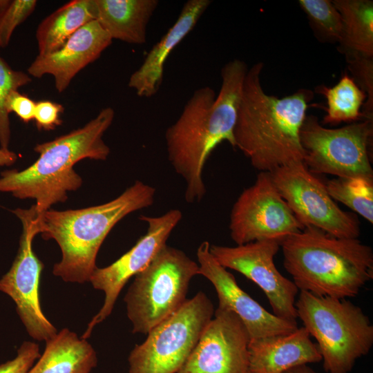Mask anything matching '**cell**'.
<instances>
[{"label":"cell","instance_id":"obj_25","mask_svg":"<svg viewBox=\"0 0 373 373\" xmlns=\"http://www.w3.org/2000/svg\"><path fill=\"white\" fill-rule=\"evenodd\" d=\"M325 185L334 200L344 204L373 224V178L336 177Z\"/></svg>","mask_w":373,"mask_h":373},{"label":"cell","instance_id":"obj_11","mask_svg":"<svg viewBox=\"0 0 373 373\" xmlns=\"http://www.w3.org/2000/svg\"><path fill=\"white\" fill-rule=\"evenodd\" d=\"M231 239L237 245L263 240L281 242L302 230L274 185L269 172H260L233 204L229 220Z\"/></svg>","mask_w":373,"mask_h":373},{"label":"cell","instance_id":"obj_18","mask_svg":"<svg viewBox=\"0 0 373 373\" xmlns=\"http://www.w3.org/2000/svg\"><path fill=\"white\" fill-rule=\"evenodd\" d=\"M210 0H189L173 26L146 55L141 66L130 77L128 85L141 97H151L159 90L164 64L173 50L193 30L211 4Z\"/></svg>","mask_w":373,"mask_h":373},{"label":"cell","instance_id":"obj_17","mask_svg":"<svg viewBox=\"0 0 373 373\" xmlns=\"http://www.w3.org/2000/svg\"><path fill=\"white\" fill-rule=\"evenodd\" d=\"M112 40L96 20L92 21L73 34L57 50L38 55L28 68V75L37 78L52 75L57 90L61 93L81 70L100 57Z\"/></svg>","mask_w":373,"mask_h":373},{"label":"cell","instance_id":"obj_31","mask_svg":"<svg viewBox=\"0 0 373 373\" xmlns=\"http://www.w3.org/2000/svg\"><path fill=\"white\" fill-rule=\"evenodd\" d=\"M64 108L62 105L50 101H40L36 103L34 114L37 127L39 130L50 131L59 126L62 121L59 115Z\"/></svg>","mask_w":373,"mask_h":373},{"label":"cell","instance_id":"obj_13","mask_svg":"<svg viewBox=\"0 0 373 373\" xmlns=\"http://www.w3.org/2000/svg\"><path fill=\"white\" fill-rule=\"evenodd\" d=\"M182 218V212L175 209L157 217L141 216L140 219L148 226L146 233L116 261L105 267H97L89 282L95 289L104 291V301L88 324L82 338H89L93 328L111 314L124 286L132 276L145 269L166 245V240Z\"/></svg>","mask_w":373,"mask_h":373},{"label":"cell","instance_id":"obj_34","mask_svg":"<svg viewBox=\"0 0 373 373\" xmlns=\"http://www.w3.org/2000/svg\"><path fill=\"white\" fill-rule=\"evenodd\" d=\"M283 373H316L310 367L307 365H302L291 369L288 370L287 371Z\"/></svg>","mask_w":373,"mask_h":373},{"label":"cell","instance_id":"obj_20","mask_svg":"<svg viewBox=\"0 0 373 373\" xmlns=\"http://www.w3.org/2000/svg\"><path fill=\"white\" fill-rule=\"evenodd\" d=\"M96 21L112 39L133 44L146 41L149 22L157 0H94Z\"/></svg>","mask_w":373,"mask_h":373},{"label":"cell","instance_id":"obj_27","mask_svg":"<svg viewBox=\"0 0 373 373\" xmlns=\"http://www.w3.org/2000/svg\"><path fill=\"white\" fill-rule=\"evenodd\" d=\"M1 49V48H0ZM28 74L12 69L0 55V146L8 149L10 140L9 114L5 108L8 94L31 82Z\"/></svg>","mask_w":373,"mask_h":373},{"label":"cell","instance_id":"obj_33","mask_svg":"<svg viewBox=\"0 0 373 373\" xmlns=\"http://www.w3.org/2000/svg\"><path fill=\"white\" fill-rule=\"evenodd\" d=\"M18 155L9 149L0 148V166H10L17 160Z\"/></svg>","mask_w":373,"mask_h":373},{"label":"cell","instance_id":"obj_3","mask_svg":"<svg viewBox=\"0 0 373 373\" xmlns=\"http://www.w3.org/2000/svg\"><path fill=\"white\" fill-rule=\"evenodd\" d=\"M115 111L111 107L101 110L83 127L53 140L37 144L38 159L28 168L1 173L0 192H9L19 199L36 200L39 214L59 202H64L68 192L77 190L82 184L74 165L88 158L105 160L110 148L102 139L112 124Z\"/></svg>","mask_w":373,"mask_h":373},{"label":"cell","instance_id":"obj_14","mask_svg":"<svg viewBox=\"0 0 373 373\" xmlns=\"http://www.w3.org/2000/svg\"><path fill=\"white\" fill-rule=\"evenodd\" d=\"M280 247L278 240H263L235 247L210 245L209 250L224 268L235 270L256 283L267 298L275 316L296 321L295 299L298 289L279 272L274 262Z\"/></svg>","mask_w":373,"mask_h":373},{"label":"cell","instance_id":"obj_24","mask_svg":"<svg viewBox=\"0 0 373 373\" xmlns=\"http://www.w3.org/2000/svg\"><path fill=\"white\" fill-rule=\"evenodd\" d=\"M316 90L327 102L323 124H336L363 119L362 108L367 96L349 75H342L332 87L318 86Z\"/></svg>","mask_w":373,"mask_h":373},{"label":"cell","instance_id":"obj_29","mask_svg":"<svg viewBox=\"0 0 373 373\" xmlns=\"http://www.w3.org/2000/svg\"><path fill=\"white\" fill-rule=\"evenodd\" d=\"M35 0H8L0 10V48H6L15 28L34 11Z\"/></svg>","mask_w":373,"mask_h":373},{"label":"cell","instance_id":"obj_15","mask_svg":"<svg viewBox=\"0 0 373 373\" xmlns=\"http://www.w3.org/2000/svg\"><path fill=\"white\" fill-rule=\"evenodd\" d=\"M249 341L239 317L218 307L177 373H248Z\"/></svg>","mask_w":373,"mask_h":373},{"label":"cell","instance_id":"obj_21","mask_svg":"<svg viewBox=\"0 0 373 373\" xmlns=\"http://www.w3.org/2000/svg\"><path fill=\"white\" fill-rule=\"evenodd\" d=\"M97 365V353L87 340L64 328L46 341L28 373H93Z\"/></svg>","mask_w":373,"mask_h":373},{"label":"cell","instance_id":"obj_7","mask_svg":"<svg viewBox=\"0 0 373 373\" xmlns=\"http://www.w3.org/2000/svg\"><path fill=\"white\" fill-rule=\"evenodd\" d=\"M198 262L182 250L165 245L150 264L135 276L124 297L133 333L147 334L187 300Z\"/></svg>","mask_w":373,"mask_h":373},{"label":"cell","instance_id":"obj_26","mask_svg":"<svg viewBox=\"0 0 373 373\" xmlns=\"http://www.w3.org/2000/svg\"><path fill=\"white\" fill-rule=\"evenodd\" d=\"M314 37L323 43H339L342 34L341 17L332 1L299 0Z\"/></svg>","mask_w":373,"mask_h":373},{"label":"cell","instance_id":"obj_1","mask_svg":"<svg viewBox=\"0 0 373 373\" xmlns=\"http://www.w3.org/2000/svg\"><path fill=\"white\" fill-rule=\"evenodd\" d=\"M247 70L239 59L225 64L218 94L208 86L195 90L166 131L168 159L185 182L188 203L200 202L206 193L203 171L213 151L225 141L235 148L233 129Z\"/></svg>","mask_w":373,"mask_h":373},{"label":"cell","instance_id":"obj_32","mask_svg":"<svg viewBox=\"0 0 373 373\" xmlns=\"http://www.w3.org/2000/svg\"><path fill=\"white\" fill-rule=\"evenodd\" d=\"M36 102L18 90H12L5 102V108L8 114L15 113L23 122L28 123L34 119Z\"/></svg>","mask_w":373,"mask_h":373},{"label":"cell","instance_id":"obj_6","mask_svg":"<svg viewBox=\"0 0 373 373\" xmlns=\"http://www.w3.org/2000/svg\"><path fill=\"white\" fill-rule=\"evenodd\" d=\"M297 318L316 345L328 373H349L373 345V325L361 307L346 299L300 291Z\"/></svg>","mask_w":373,"mask_h":373},{"label":"cell","instance_id":"obj_19","mask_svg":"<svg viewBox=\"0 0 373 373\" xmlns=\"http://www.w3.org/2000/svg\"><path fill=\"white\" fill-rule=\"evenodd\" d=\"M304 327L286 334L250 340L248 373H283L322 361L316 343Z\"/></svg>","mask_w":373,"mask_h":373},{"label":"cell","instance_id":"obj_23","mask_svg":"<svg viewBox=\"0 0 373 373\" xmlns=\"http://www.w3.org/2000/svg\"><path fill=\"white\" fill-rule=\"evenodd\" d=\"M342 20L338 50L343 54L373 57V1L333 0Z\"/></svg>","mask_w":373,"mask_h":373},{"label":"cell","instance_id":"obj_4","mask_svg":"<svg viewBox=\"0 0 373 373\" xmlns=\"http://www.w3.org/2000/svg\"><path fill=\"white\" fill-rule=\"evenodd\" d=\"M283 265L300 291L345 299L373 278V251L358 238L305 226L280 242Z\"/></svg>","mask_w":373,"mask_h":373},{"label":"cell","instance_id":"obj_28","mask_svg":"<svg viewBox=\"0 0 373 373\" xmlns=\"http://www.w3.org/2000/svg\"><path fill=\"white\" fill-rule=\"evenodd\" d=\"M352 77L358 87L366 94L367 99L362 108L363 119H372L373 110V57L357 54L345 55Z\"/></svg>","mask_w":373,"mask_h":373},{"label":"cell","instance_id":"obj_16","mask_svg":"<svg viewBox=\"0 0 373 373\" xmlns=\"http://www.w3.org/2000/svg\"><path fill=\"white\" fill-rule=\"evenodd\" d=\"M210 243L202 242L197 249L200 275L213 285L218 298V308L236 314L245 325L250 340L286 334L298 327L296 321H287L267 311L243 291L234 276L211 254Z\"/></svg>","mask_w":373,"mask_h":373},{"label":"cell","instance_id":"obj_10","mask_svg":"<svg viewBox=\"0 0 373 373\" xmlns=\"http://www.w3.org/2000/svg\"><path fill=\"white\" fill-rule=\"evenodd\" d=\"M273 182L297 220L338 238H358L356 215L341 209L330 197L325 184L303 162L269 172Z\"/></svg>","mask_w":373,"mask_h":373},{"label":"cell","instance_id":"obj_8","mask_svg":"<svg viewBox=\"0 0 373 373\" xmlns=\"http://www.w3.org/2000/svg\"><path fill=\"white\" fill-rule=\"evenodd\" d=\"M214 308L202 291L151 329L128 358V373H177L212 319Z\"/></svg>","mask_w":373,"mask_h":373},{"label":"cell","instance_id":"obj_12","mask_svg":"<svg viewBox=\"0 0 373 373\" xmlns=\"http://www.w3.org/2000/svg\"><path fill=\"white\" fill-rule=\"evenodd\" d=\"M21 220L23 231L17 254L8 271L0 278V291L10 296L28 334L35 340L45 342L56 335L57 329L42 312L39 285L43 262L32 249V241L39 234L34 206L28 209L12 211Z\"/></svg>","mask_w":373,"mask_h":373},{"label":"cell","instance_id":"obj_9","mask_svg":"<svg viewBox=\"0 0 373 373\" xmlns=\"http://www.w3.org/2000/svg\"><path fill=\"white\" fill-rule=\"evenodd\" d=\"M373 119L328 128L317 117L307 115L300 131L303 162L314 174L373 178L370 147Z\"/></svg>","mask_w":373,"mask_h":373},{"label":"cell","instance_id":"obj_5","mask_svg":"<svg viewBox=\"0 0 373 373\" xmlns=\"http://www.w3.org/2000/svg\"><path fill=\"white\" fill-rule=\"evenodd\" d=\"M155 189L140 180L114 200L79 209H48L36 216L38 233L53 239L61 251V260L52 273L64 281L89 282L97 268L96 258L113 227L127 215L151 207Z\"/></svg>","mask_w":373,"mask_h":373},{"label":"cell","instance_id":"obj_2","mask_svg":"<svg viewBox=\"0 0 373 373\" xmlns=\"http://www.w3.org/2000/svg\"><path fill=\"white\" fill-rule=\"evenodd\" d=\"M264 64H254L245 75L233 129L239 149L260 172L303 162L300 131L314 93L300 88L278 98L265 92L260 75Z\"/></svg>","mask_w":373,"mask_h":373},{"label":"cell","instance_id":"obj_22","mask_svg":"<svg viewBox=\"0 0 373 373\" xmlns=\"http://www.w3.org/2000/svg\"><path fill=\"white\" fill-rule=\"evenodd\" d=\"M96 20L94 0H73L63 5L39 25L36 39L39 55L59 49L85 24Z\"/></svg>","mask_w":373,"mask_h":373},{"label":"cell","instance_id":"obj_30","mask_svg":"<svg viewBox=\"0 0 373 373\" xmlns=\"http://www.w3.org/2000/svg\"><path fill=\"white\" fill-rule=\"evenodd\" d=\"M40 356L37 343L24 341L15 358L0 364V373H28Z\"/></svg>","mask_w":373,"mask_h":373}]
</instances>
